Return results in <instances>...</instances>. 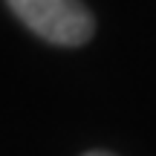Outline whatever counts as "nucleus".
<instances>
[{
  "instance_id": "2",
  "label": "nucleus",
  "mask_w": 156,
  "mask_h": 156,
  "mask_svg": "<svg viewBox=\"0 0 156 156\" xmlns=\"http://www.w3.org/2000/svg\"><path fill=\"white\" fill-rule=\"evenodd\" d=\"M84 156H113V153H104V151H93V153H84Z\"/></svg>"
},
{
  "instance_id": "1",
  "label": "nucleus",
  "mask_w": 156,
  "mask_h": 156,
  "mask_svg": "<svg viewBox=\"0 0 156 156\" xmlns=\"http://www.w3.org/2000/svg\"><path fill=\"white\" fill-rule=\"evenodd\" d=\"M26 29L55 46H81L93 38L95 20L81 0H6Z\"/></svg>"
}]
</instances>
